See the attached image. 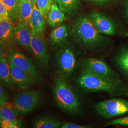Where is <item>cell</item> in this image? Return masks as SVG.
Listing matches in <instances>:
<instances>
[{"label": "cell", "mask_w": 128, "mask_h": 128, "mask_svg": "<svg viewBox=\"0 0 128 128\" xmlns=\"http://www.w3.org/2000/svg\"><path fill=\"white\" fill-rule=\"evenodd\" d=\"M14 27L10 20L0 21V41L9 42L14 38Z\"/></svg>", "instance_id": "cell-19"}, {"label": "cell", "mask_w": 128, "mask_h": 128, "mask_svg": "<svg viewBox=\"0 0 128 128\" xmlns=\"http://www.w3.org/2000/svg\"><path fill=\"white\" fill-rule=\"evenodd\" d=\"M55 60L58 76L68 81L73 76L77 63L75 50L68 41L64 40L56 46Z\"/></svg>", "instance_id": "cell-3"}, {"label": "cell", "mask_w": 128, "mask_h": 128, "mask_svg": "<svg viewBox=\"0 0 128 128\" xmlns=\"http://www.w3.org/2000/svg\"><path fill=\"white\" fill-rule=\"evenodd\" d=\"M37 7L41 14L47 18L48 15L52 5L53 4V0H36Z\"/></svg>", "instance_id": "cell-24"}, {"label": "cell", "mask_w": 128, "mask_h": 128, "mask_svg": "<svg viewBox=\"0 0 128 128\" xmlns=\"http://www.w3.org/2000/svg\"><path fill=\"white\" fill-rule=\"evenodd\" d=\"M46 19L37 7L36 3L33 4L32 14L30 22L32 32L40 36H44L46 28Z\"/></svg>", "instance_id": "cell-12"}, {"label": "cell", "mask_w": 128, "mask_h": 128, "mask_svg": "<svg viewBox=\"0 0 128 128\" xmlns=\"http://www.w3.org/2000/svg\"><path fill=\"white\" fill-rule=\"evenodd\" d=\"M32 30L29 25L18 22L14 27V38L16 43L27 50H30Z\"/></svg>", "instance_id": "cell-11"}, {"label": "cell", "mask_w": 128, "mask_h": 128, "mask_svg": "<svg viewBox=\"0 0 128 128\" xmlns=\"http://www.w3.org/2000/svg\"><path fill=\"white\" fill-rule=\"evenodd\" d=\"M41 99V94L38 91H30L20 93L14 100L17 114L22 115L30 112L37 107Z\"/></svg>", "instance_id": "cell-7"}, {"label": "cell", "mask_w": 128, "mask_h": 128, "mask_svg": "<svg viewBox=\"0 0 128 128\" xmlns=\"http://www.w3.org/2000/svg\"><path fill=\"white\" fill-rule=\"evenodd\" d=\"M0 122H1V118H0Z\"/></svg>", "instance_id": "cell-35"}, {"label": "cell", "mask_w": 128, "mask_h": 128, "mask_svg": "<svg viewBox=\"0 0 128 128\" xmlns=\"http://www.w3.org/2000/svg\"><path fill=\"white\" fill-rule=\"evenodd\" d=\"M53 94L56 102L61 109L72 114L79 111L81 103L77 95L68 81L58 76L55 78Z\"/></svg>", "instance_id": "cell-4"}, {"label": "cell", "mask_w": 128, "mask_h": 128, "mask_svg": "<svg viewBox=\"0 0 128 128\" xmlns=\"http://www.w3.org/2000/svg\"><path fill=\"white\" fill-rule=\"evenodd\" d=\"M60 9L64 14H73L79 8L81 0H55Z\"/></svg>", "instance_id": "cell-21"}, {"label": "cell", "mask_w": 128, "mask_h": 128, "mask_svg": "<svg viewBox=\"0 0 128 128\" xmlns=\"http://www.w3.org/2000/svg\"><path fill=\"white\" fill-rule=\"evenodd\" d=\"M8 61L28 74L34 81L39 80L40 74L35 66L31 60L22 53L18 52L10 53Z\"/></svg>", "instance_id": "cell-10"}, {"label": "cell", "mask_w": 128, "mask_h": 128, "mask_svg": "<svg viewBox=\"0 0 128 128\" xmlns=\"http://www.w3.org/2000/svg\"><path fill=\"white\" fill-rule=\"evenodd\" d=\"M11 20L8 11L5 7L2 0H0V21L3 20Z\"/></svg>", "instance_id": "cell-26"}, {"label": "cell", "mask_w": 128, "mask_h": 128, "mask_svg": "<svg viewBox=\"0 0 128 128\" xmlns=\"http://www.w3.org/2000/svg\"><path fill=\"white\" fill-rule=\"evenodd\" d=\"M91 127L89 125H80L70 122H65L62 124V128H89Z\"/></svg>", "instance_id": "cell-28"}, {"label": "cell", "mask_w": 128, "mask_h": 128, "mask_svg": "<svg viewBox=\"0 0 128 128\" xmlns=\"http://www.w3.org/2000/svg\"><path fill=\"white\" fill-rule=\"evenodd\" d=\"M114 0V1H116V0Z\"/></svg>", "instance_id": "cell-36"}, {"label": "cell", "mask_w": 128, "mask_h": 128, "mask_svg": "<svg viewBox=\"0 0 128 128\" xmlns=\"http://www.w3.org/2000/svg\"><path fill=\"white\" fill-rule=\"evenodd\" d=\"M70 30L71 28L68 24L61 25L55 28L51 32L50 35L51 45L55 46L65 40L68 36Z\"/></svg>", "instance_id": "cell-14"}, {"label": "cell", "mask_w": 128, "mask_h": 128, "mask_svg": "<svg viewBox=\"0 0 128 128\" xmlns=\"http://www.w3.org/2000/svg\"><path fill=\"white\" fill-rule=\"evenodd\" d=\"M0 81L6 84L12 81L9 64L5 58L0 60Z\"/></svg>", "instance_id": "cell-23"}, {"label": "cell", "mask_w": 128, "mask_h": 128, "mask_svg": "<svg viewBox=\"0 0 128 128\" xmlns=\"http://www.w3.org/2000/svg\"><path fill=\"white\" fill-rule=\"evenodd\" d=\"M113 125H119L128 127V116L119 119L110 120L106 124V126Z\"/></svg>", "instance_id": "cell-25"}, {"label": "cell", "mask_w": 128, "mask_h": 128, "mask_svg": "<svg viewBox=\"0 0 128 128\" xmlns=\"http://www.w3.org/2000/svg\"><path fill=\"white\" fill-rule=\"evenodd\" d=\"M8 100V96L4 88L0 85V105Z\"/></svg>", "instance_id": "cell-29"}, {"label": "cell", "mask_w": 128, "mask_h": 128, "mask_svg": "<svg viewBox=\"0 0 128 128\" xmlns=\"http://www.w3.org/2000/svg\"><path fill=\"white\" fill-rule=\"evenodd\" d=\"M17 113L14 104L7 101L0 105V117L1 119L15 122L17 120Z\"/></svg>", "instance_id": "cell-18"}, {"label": "cell", "mask_w": 128, "mask_h": 128, "mask_svg": "<svg viewBox=\"0 0 128 128\" xmlns=\"http://www.w3.org/2000/svg\"><path fill=\"white\" fill-rule=\"evenodd\" d=\"M33 9V4L27 0H18V22L30 25Z\"/></svg>", "instance_id": "cell-15"}, {"label": "cell", "mask_w": 128, "mask_h": 128, "mask_svg": "<svg viewBox=\"0 0 128 128\" xmlns=\"http://www.w3.org/2000/svg\"><path fill=\"white\" fill-rule=\"evenodd\" d=\"M10 68L11 80L19 86L24 87L34 82L28 74L8 61Z\"/></svg>", "instance_id": "cell-13"}, {"label": "cell", "mask_w": 128, "mask_h": 128, "mask_svg": "<svg viewBox=\"0 0 128 128\" xmlns=\"http://www.w3.org/2000/svg\"><path fill=\"white\" fill-rule=\"evenodd\" d=\"M94 108L102 117L112 119L128 114V101L120 98H113L98 102Z\"/></svg>", "instance_id": "cell-6"}, {"label": "cell", "mask_w": 128, "mask_h": 128, "mask_svg": "<svg viewBox=\"0 0 128 128\" xmlns=\"http://www.w3.org/2000/svg\"><path fill=\"white\" fill-rule=\"evenodd\" d=\"M88 2L96 5H104L110 3V0H86Z\"/></svg>", "instance_id": "cell-30"}, {"label": "cell", "mask_w": 128, "mask_h": 128, "mask_svg": "<svg viewBox=\"0 0 128 128\" xmlns=\"http://www.w3.org/2000/svg\"><path fill=\"white\" fill-rule=\"evenodd\" d=\"M82 70L104 78L112 82L124 84L120 76L102 60L87 58L82 62Z\"/></svg>", "instance_id": "cell-5"}, {"label": "cell", "mask_w": 128, "mask_h": 128, "mask_svg": "<svg viewBox=\"0 0 128 128\" xmlns=\"http://www.w3.org/2000/svg\"><path fill=\"white\" fill-rule=\"evenodd\" d=\"M0 127L2 128H18V122L17 120L13 122L8 120L1 119Z\"/></svg>", "instance_id": "cell-27"}, {"label": "cell", "mask_w": 128, "mask_h": 128, "mask_svg": "<svg viewBox=\"0 0 128 128\" xmlns=\"http://www.w3.org/2000/svg\"><path fill=\"white\" fill-rule=\"evenodd\" d=\"M70 33L75 41L84 48L92 50L103 46L106 38L99 32L89 18L79 16L71 29Z\"/></svg>", "instance_id": "cell-1"}, {"label": "cell", "mask_w": 128, "mask_h": 128, "mask_svg": "<svg viewBox=\"0 0 128 128\" xmlns=\"http://www.w3.org/2000/svg\"><path fill=\"white\" fill-rule=\"evenodd\" d=\"M62 126L60 120L50 116L40 117L33 122V127L36 128H58Z\"/></svg>", "instance_id": "cell-20"}, {"label": "cell", "mask_w": 128, "mask_h": 128, "mask_svg": "<svg viewBox=\"0 0 128 128\" xmlns=\"http://www.w3.org/2000/svg\"><path fill=\"white\" fill-rule=\"evenodd\" d=\"M47 19L48 25L52 28H56L60 26L66 20V16L54 2L51 6Z\"/></svg>", "instance_id": "cell-16"}, {"label": "cell", "mask_w": 128, "mask_h": 128, "mask_svg": "<svg viewBox=\"0 0 128 128\" xmlns=\"http://www.w3.org/2000/svg\"><path fill=\"white\" fill-rule=\"evenodd\" d=\"M31 50L39 64L44 68H49L50 56L44 36H40L32 32Z\"/></svg>", "instance_id": "cell-8"}, {"label": "cell", "mask_w": 128, "mask_h": 128, "mask_svg": "<svg viewBox=\"0 0 128 128\" xmlns=\"http://www.w3.org/2000/svg\"><path fill=\"white\" fill-rule=\"evenodd\" d=\"M78 86L84 91L91 92H104L112 96H120L126 92L124 84L112 82L93 74L82 71L78 78Z\"/></svg>", "instance_id": "cell-2"}, {"label": "cell", "mask_w": 128, "mask_h": 128, "mask_svg": "<svg viewBox=\"0 0 128 128\" xmlns=\"http://www.w3.org/2000/svg\"><path fill=\"white\" fill-rule=\"evenodd\" d=\"M115 63L121 72L128 78V46L122 48L115 56Z\"/></svg>", "instance_id": "cell-17"}, {"label": "cell", "mask_w": 128, "mask_h": 128, "mask_svg": "<svg viewBox=\"0 0 128 128\" xmlns=\"http://www.w3.org/2000/svg\"><path fill=\"white\" fill-rule=\"evenodd\" d=\"M96 30L102 34L114 36L118 32L116 24L110 19L98 12H92L88 16Z\"/></svg>", "instance_id": "cell-9"}, {"label": "cell", "mask_w": 128, "mask_h": 128, "mask_svg": "<svg viewBox=\"0 0 128 128\" xmlns=\"http://www.w3.org/2000/svg\"><path fill=\"white\" fill-rule=\"evenodd\" d=\"M8 11L10 17L14 24L18 22V0H2Z\"/></svg>", "instance_id": "cell-22"}, {"label": "cell", "mask_w": 128, "mask_h": 128, "mask_svg": "<svg viewBox=\"0 0 128 128\" xmlns=\"http://www.w3.org/2000/svg\"><path fill=\"white\" fill-rule=\"evenodd\" d=\"M126 94H127V96H128V90L126 91Z\"/></svg>", "instance_id": "cell-34"}, {"label": "cell", "mask_w": 128, "mask_h": 128, "mask_svg": "<svg viewBox=\"0 0 128 128\" xmlns=\"http://www.w3.org/2000/svg\"><path fill=\"white\" fill-rule=\"evenodd\" d=\"M5 46L4 42L0 41V60L4 58Z\"/></svg>", "instance_id": "cell-31"}, {"label": "cell", "mask_w": 128, "mask_h": 128, "mask_svg": "<svg viewBox=\"0 0 128 128\" xmlns=\"http://www.w3.org/2000/svg\"><path fill=\"white\" fill-rule=\"evenodd\" d=\"M28 0L30 2H31L33 4H34V3H36V0Z\"/></svg>", "instance_id": "cell-33"}, {"label": "cell", "mask_w": 128, "mask_h": 128, "mask_svg": "<svg viewBox=\"0 0 128 128\" xmlns=\"http://www.w3.org/2000/svg\"><path fill=\"white\" fill-rule=\"evenodd\" d=\"M125 15L126 17V18L127 19L128 21V0L127 2H126V6H125Z\"/></svg>", "instance_id": "cell-32"}]
</instances>
